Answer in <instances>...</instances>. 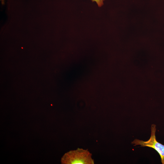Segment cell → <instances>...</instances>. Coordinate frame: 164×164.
I'll return each instance as SVG.
<instances>
[{
    "label": "cell",
    "instance_id": "6da1fadb",
    "mask_svg": "<svg viewBox=\"0 0 164 164\" xmlns=\"http://www.w3.org/2000/svg\"><path fill=\"white\" fill-rule=\"evenodd\" d=\"M62 164H93L92 154L87 149L78 148L64 154L61 159Z\"/></svg>",
    "mask_w": 164,
    "mask_h": 164
},
{
    "label": "cell",
    "instance_id": "7a4b0ae2",
    "mask_svg": "<svg viewBox=\"0 0 164 164\" xmlns=\"http://www.w3.org/2000/svg\"><path fill=\"white\" fill-rule=\"evenodd\" d=\"M156 130V125H152L151 136L149 140L144 141L135 139L132 143L135 144L134 146L140 145L141 146H147L155 149L159 154L162 163L164 164V145L156 140L155 135Z\"/></svg>",
    "mask_w": 164,
    "mask_h": 164
},
{
    "label": "cell",
    "instance_id": "3957f363",
    "mask_svg": "<svg viewBox=\"0 0 164 164\" xmlns=\"http://www.w3.org/2000/svg\"><path fill=\"white\" fill-rule=\"evenodd\" d=\"M104 0H91L92 2H95L99 7H101L104 4Z\"/></svg>",
    "mask_w": 164,
    "mask_h": 164
}]
</instances>
